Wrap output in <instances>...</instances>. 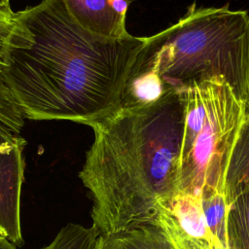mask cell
I'll return each instance as SVG.
<instances>
[{"label": "cell", "instance_id": "6da1fadb", "mask_svg": "<svg viewBox=\"0 0 249 249\" xmlns=\"http://www.w3.org/2000/svg\"><path fill=\"white\" fill-rule=\"evenodd\" d=\"M146 42L95 35L75 21L62 0H43L15 14L5 79L24 119L89 125L120 108Z\"/></svg>", "mask_w": 249, "mask_h": 249}, {"label": "cell", "instance_id": "7a4b0ae2", "mask_svg": "<svg viewBox=\"0 0 249 249\" xmlns=\"http://www.w3.org/2000/svg\"><path fill=\"white\" fill-rule=\"evenodd\" d=\"M185 100L180 89L89 124L94 138L79 178L98 234L154 222L156 204L178 193Z\"/></svg>", "mask_w": 249, "mask_h": 249}, {"label": "cell", "instance_id": "3957f363", "mask_svg": "<svg viewBox=\"0 0 249 249\" xmlns=\"http://www.w3.org/2000/svg\"><path fill=\"white\" fill-rule=\"evenodd\" d=\"M131 70H152L173 89L224 77L249 102V14L193 3L176 23L147 37Z\"/></svg>", "mask_w": 249, "mask_h": 249}, {"label": "cell", "instance_id": "277c9868", "mask_svg": "<svg viewBox=\"0 0 249 249\" xmlns=\"http://www.w3.org/2000/svg\"><path fill=\"white\" fill-rule=\"evenodd\" d=\"M245 104L224 77L206 80V117L201 130L181 160L178 193L200 195L204 184L224 189L229 158Z\"/></svg>", "mask_w": 249, "mask_h": 249}, {"label": "cell", "instance_id": "5b68a950", "mask_svg": "<svg viewBox=\"0 0 249 249\" xmlns=\"http://www.w3.org/2000/svg\"><path fill=\"white\" fill-rule=\"evenodd\" d=\"M26 141L0 122V233L18 247L24 245L20 195L24 182Z\"/></svg>", "mask_w": 249, "mask_h": 249}, {"label": "cell", "instance_id": "8992f818", "mask_svg": "<svg viewBox=\"0 0 249 249\" xmlns=\"http://www.w3.org/2000/svg\"><path fill=\"white\" fill-rule=\"evenodd\" d=\"M174 249H213L214 238L202 211L200 195L177 193L156 204L154 219Z\"/></svg>", "mask_w": 249, "mask_h": 249}, {"label": "cell", "instance_id": "52a82bcc", "mask_svg": "<svg viewBox=\"0 0 249 249\" xmlns=\"http://www.w3.org/2000/svg\"><path fill=\"white\" fill-rule=\"evenodd\" d=\"M75 21L86 30L109 39H124L128 0H62Z\"/></svg>", "mask_w": 249, "mask_h": 249}, {"label": "cell", "instance_id": "ba28073f", "mask_svg": "<svg viewBox=\"0 0 249 249\" xmlns=\"http://www.w3.org/2000/svg\"><path fill=\"white\" fill-rule=\"evenodd\" d=\"M249 191V102L229 158L224 193L230 206L238 196Z\"/></svg>", "mask_w": 249, "mask_h": 249}, {"label": "cell", "instance_id": "9c48e42d", "mask_svg": "<svg viewBox=\"0 0 249 249\" xmlns=\"http://www.w3.org/2000/svg\"><path fill=\"white\" fill-rule=\"evenodd\" d=\"M93 249H174L163 230L149 222L119 231L98 234Z\"/></svg>", "mask_w": 249, "mask_h": 249}, {"label": "cell", "instance_id": "30bf717a", "mask_svg": "<svg viewBox=\"0 0 249 249\" xmlns=\"http://www.w3.org/2000/svg\"><path fill=\"white\" fill-rule=\"evenodd\" d=\"M15 14L12 10L0 9V122L19 134L24 125V117L5 79V47L14 25Z\"/></svg>", "mask_w": 249, "mask_h": 249}, {"label": "cell", "instance_id": "8fae6325", "mask_svg": "<svg viewBox=\"0 0 249 249\" xmlns=\"http://www.w3.org/2000/svg\"><path fill=\"white\" fill-rule=\"evenodd\" d=\"M159 74L152 70H131L121 95L120 108L138 107L161 98L169 89Z\"/></svg>", "mask_w": 249, "mask_h": 249}, {"label": "cell", "instance_id": "7c38bea8", "mask_svg": "<svg viewBox=\"0 0 249 249\" xmlns=\"http://www.w3.org/2000/svg\"><path fill=\"white\" fill-rule=\"evenodd\" d=\"M201 206L206 224L214 241L229 248L227 239V217L229 205L224 189L204 184L200 191Z\"/></svg>", "mask_w": 249, "mask_h": 249}, {"label": "cell", "instance_id": "4fadbf2b", "mask_svg": "<svg viewBox=\"0 0 249 249\" xmlns=\"http://www.w3.org/2000/svg\"><path fill=\"white\" fill-rule=\"evenodd\" d=\"M227 239L229 249H249V191L229 206Z\"/></svg>", "mask_w": 249, "mask_h": 249}, {"label": "cell", "instance_id": "5bb4252c", "mask_svg": "<svg viewBox=\"0 0 249 249\" xmlns=\"http://www.w3.org/2000/svg\"><path fill=\"white\" fill-rule=\"evenodd\" d=\"M98 236L96 229L91 225L68 223L63 226L53 240L41 249H93Z\"/></svg>", "mask_w": 249, "mask_h": 249}, {"label": "cell", "instance_id": "9a60e30c", "mask_svg": "<svg viewBox=\"0 0 249 249\" xmlns=\"http://www.w3.org/2000/svg\"><path fill=\"white\" fill-rule=\"evenodd\" d=\"M0 249H18V247L0 233Z\"/></svg>", "mask_w": 249, "mask_h": 249}, {"label": "cell", "instance_id": "2e32d148", "mask_svg": "<svg viewBox=\"0 0 249 249\" xmlns=\"http://www.w3.org/2000/svg\"><path fill=\"white\" fill-rule=\"evenodd\" d=\"M11 0H0V9L4 10H12L10 6Z\"/></svg>", "mask_w": 249, "mask_h": 249}, {"label": "cell", "instance_id": "e0dca14e", "mask_svg": "<svg viewBox=\"0 0 249 249\" xmlns=\"http://www.w3.org/2000/svg\"><path fill=\"white\" fill-rule=\"evenodd\" d=\"M213 249H229V248H226V247L222 246L220 243H218L217 241H214V244H213Z\"/></svg>", "mask_w": 249, "mask_h": 249}]
</instances>
